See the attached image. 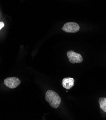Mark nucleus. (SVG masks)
<instances>
[{"label":"nucleus","mask_w":106,"mask_h":120,"mask_svg":"<svg viewBox=\"0 0 106 120\" xmlns=\"http://www.w3.org/2000/svg\"><path fill=\"white\" fill-rule=\"evenodd\" d=\"M75 80L72 78H65L62 80V85L65 89L69 90L74 85Z\"/></svg>","instance_id":"5"},{"label":"nucleus","mask_w":106,"mask_h":120,"mask_svg":"<svg viewBox=\"0 0 106 120\" xmlns=\"http://www.w3.org/2000/svg\"><path fill=\"white\" fill-rule=\"evenodd\" d=\"M45 100L54 108H57L61 103V100L58 94L51 90H48L45 93Z\"/></svg>","instance_id":"1"},{"label":"nucleus","mask_w":106,"mask_h":120,"mask_svg":"<svg viewBox=\"0 0 106 120\" xmlns=\"http://www.w3.org/2000/svg\"><path fill=\"white\" fill-rule=\"evenodd\" d=\"M100 108L105 112H106V98H100L99 100Z\"/></svg>","instance_id":"6"},{"label":"nucleus","mask_w":106,"mask_h":120,"mask_svg":"<svg viewBox=\"0 0 106 120\" xmlns=\"http://www.w3.org/2000/svg\"><path fill=\"white\" fill-rule=\"evenodd\" d=\"M4 26V22H0V30H1V29L2 28H3Z\"/></svg>","instance_id":"7"},{"label":"nucleus","mask_w":106,"mask_h":120,"mask_svg":"<svg viewBox=\"0 0 106 120\" xmlns=\"http://www.w3.org/2000/svg\"><path fill=\"white\" fill-rule=\"evenodd\" d=\"M20 80L16 77L8 78L4 80L5 85L10 89H15L20 85Z\"/></svg>","instance_id":"4"},{"label":"nucleus","mask_w":106,"mask_h":120,"mask_svg":"<svg viewBox=\"0 0 106 120\" xmlns=\"http://www.w3.org/2000/svg\"><path fill=\"white\" fill-rule=\"evenodd\" d=\"M62 29L66 33H74L79 31L80 26L76 22H68L65 24Z\"/></svg>","instance_id":"3"},{"label":"nucleus","mask_w":106,"mask_h":120,"mask_svg":"<svg viewBox=\"0 0 106 120\" xmlns=\"http://www.w3.org/2000/svg\"><path fill=\"white\" fill-rule=\"evenodd\" d=\"M67 56L70 63L72 64L80 63L83 60L82 56L78 53L75 52L73 50H70L67 52Z\"/></svg>","instance_id":"2"}]
</instances>
